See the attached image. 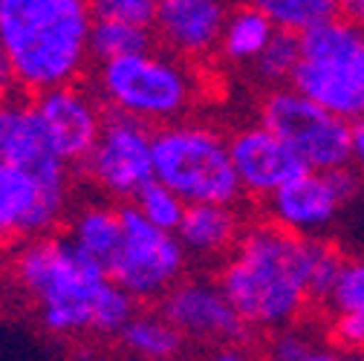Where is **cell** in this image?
Segmentation results:
<instances>
[{
    "mask_svg": "<svg viewBox=\"0 0 364 361\" xmlns=\"http://www.w3.org/2000/svg\"><path fill=\"white\" fill-rule=\"evenodd\" d=\"M298 64H301V35L292 29H278L252 67L257 81H263L266 87H284L292 84Z\"/></svg>",
    "mask_w": 364,
    "mask_h": 361,
    "instance_id": "23",
    "label": "cell"
},
{
    "mask_svg": "<svg viewBox=\"0 0 364 361\" xmlns=\"http://www.w3.org/2000/svg\"><path fill=\"white\" fill-rule=\"evenodd\" d=\"M35 113L47 130V136L55 148V153L70 165H81L93 145L102 136L105 119L102 107L87 90L73 84H58L35 96Z\"/></svg>",
    "mask_w": 364,
    "mask_h": 361,
    "instance_id": "13",
    "label": "cell"
},
{
    "mask_svg": "<svg viewBox=\"0 0 364 361\" xmlns=\"http://www.w3.org/2000/svg\"><path fill=\"white\" fill-rule=\"evenodd\" d=\"M229 148H232V159L240 176L243 194L257 197V200L272 197L292 176L306 171L304 159L292 151V145L284 142L263 122L235 130L229 136Z\"/></svg>",
    "mask_w": 364,
    "mask_h": 361,
    "instance_id": "14",
    "label": "cell"
},
{
    "mask_svg": "<svg viewBox=\"0 0 364 361\" xmlns=\"http://www.w3.org/2000/svg\"><path fill=\"white\" fill-rule=\"evenodd\" d=\"M292 87L353 124L364 122V26L336 15L301 32Z\"/></svg>",
    "mask_w": 364,
    "mask_h": 361,
    "instance_id": "5",
    "label": "cell"
},
{
    "mask_svg": "<svg viewBox=\"0 0 364 361\" xmlns=\"http://www.w3.org/2000/svg\"><path fill=\"white\" fill-rule=\"evenodd\" d=\"M229 18L223 0H159L154 32L165 50L197 61L220 50V35Z\"/></svg>",
    "mask_w": 364,
    "mask_h": 361,
    "instance_id": "15",
    "label": "cell"
},
{
    "mask_svg": "<svg viewBox=\"0 0 364 361\" xmlns=\"http://www.w3.org/2000/svg\"><path fill=\"white\" fill-rule=\"evenodd\" d=\"M315 240L278 222H257L240 235L220 269V286L252 330L278 333L301 321L312 295Z\"/></svg>",
    "mask_w": 364,
    "mask_h": 361,
    "instance_id": "2",
    "label": "cell"
},
{
    "mask_svg": "<svg viewBox=\"0 0 364 361\" xmlns=\"http://www.w3.org/2000/svg\"><path fill=\"white\" fill-rule=\"evenodd\" d=\"M122 243L107 263L110 278L136 301L162 298L186 272L188 252L176 232L159 229L139 208H122Z\"/></svg>",
    "mask_w": 364,
    "mask_h": 361,
    "instance_id": "8",
    "label": "cell"
},
{
    "mask_svg": "<svg viewBox=\"0 0 364 361\" xmlns=\"http://www.w3.org/2000/svg\"><path fill=\"white\" fill-rule=\"evenodd\" d=\"M154 43H156V32L151 26L124 23V21L96 18L93 32H90V53H93V58L99 64L124 58V55H136V53H148V50H154Z\"/></svg>",
    "mask_w": 364,
    "mask_h": 361,
    "instance_id": "21",
    "label": "cell"
},
{
    "mask_svg": "<svg viewBox=\"0 0 364 361\" xmlns=\"http://www.w3.org/2000/svg\"><path fill=\"white\" fill-rule=\"evenodd\" d=\"M133 205L139 208L151 222H156L159 229H168V232H176L182 217H186V208L188 203L182 200L173 188H168L165 183L154 176L151 183L133 197Z\"/></svg>",
    "mask_w": 364,
    "mask_h": 361,
    "instance_id": "25",
    "label": "cell"
},
{
    "mask_svg": "<svg viewBox=\"0 0 364 361\" xmlns=\"http://www.w3.org/2000/svg\"><path fill=\"white\" fill-rule=\"evenodd\" d=\"M249 4L263 9L278 29H292L298 35L341 15V0H249Z\"/></svg>",
    "mask_w": 364,
    "mask_h": 361,
    "instance_id": "22",
    "label": "cell"
},
{
    "mask_svg": "<svg viewBox=\"0 0 364 361\" xmlns=\"http://www.w3.org/2000/svg\"><path fill=\"white\" fill-rule=\"evenodd\" d=\"M327 303L333 312H347V309L364 312V257L344 260L341 275H338Z\"/></svg>",
    "mask_w": 364,
    "mask_h": 361,
    "instance_id": "26",
    "label": "cell"
},
{
    "mask_svg": "<svg viewBox=\"0 0 364 361\" xmlns=\"http://www.w3.org/2000/svg\"><path fill=\"white\" fill-rule=\"evenodd\" d=\"M90 6H93L96 18L139 23V26H151L154 29L159 0H90Z\"/></svg>",
    "mask_w": 364,
    "mask_h": 361,
    "instance_id": "27",
    "label": "cell"
},
{
    "mask_svg": "<svg viewBox=\"0 0 364 361\" xmlns=\"http://www.w3.org/2000/svg\"><path fill=\"white\" fill-rule=\"evenodd\" d=\"M333 347L336 344L330 338H321L309 327H301L298 321L278 330L272 338V355L284 361H327L338 355V350Z\"/></svg>",
    "mask_w": 364,
    "mask_h": 361,
    "instance_id": "24",
    "label": "cell"
},
{
    "mask_svg": "<svg viewBox=\"0 0 364 361\" xmlns=\"http://www.w3.org/2000/svg\"><path fill=\"white\" fill-rule=\"evenodd\" d=\"M330 341L338 347V352L364 355V312H336L330 324Z\"/></svg>",
    "mask_w": 364,
    "mask_h": 361,
    "instance_id": "28",
    "label": "cell"
},
{
    "mask_svg": "<svg viewBox=\"0 0 364 361\" xmlns=\"http://www.w3.org/2000/svg\"><path fill=\"white\" fill-rule=\"evenodd\" d=\"M159 312L186 335V341L214 347L217 352L220 347H240L252 330L223 292L220 281H176L162 295Z\"/></svg>",
    "mask_w": 364,
    "mask_h": 361,
    "instance_id": "12",
    "label": "cell"
},
{
    "mask_svg": "<svg viewBox=\"0 0 364 361\" xmlns=\"http://www.w3.org/2000/svg\"><path fill=\"white\" fill-rule=\"evenodd\" d=\"M90 183L113 200H133L154 179V130L148 122L113 110L102 136L81 162Z\"/></svg>",
    "mask_w": 364,
    "mask_h": 361,
    "instance_id": "10",
    "label": "cell"
},
{
    "mask_svg": "<svg viewBox=\"0 0 364 361\" xmlns=\"http://www.w3.org/2000/svg\"><path fill=\"white\" fill-rule=\"evenodd\" d=\"M96 81L102 99L113 110L130 113L148 124H171L182 119L197 99L191 67L173 53L162 55L148 50L102 61Z\"/></svg>",
    "mask_w": 364,
    "mask_h": 361,
    "instance_id": "6",
    "label": "cell"
},
{
    "mask_svg": "<svg viewBox=\"0 0 364 361\" xmlns=\"http://www.w3.org/2000/svg\"><path fill=\"white\" fill-rule=\"evenodd\" d=\"M275 32H278L275 21L255 4L229 9V18H225V26L220 35V55L229 64L252 67Z\"/></svg>",
    "mask_w": 364,
    "mask_h": 361,
    "instance_id": "18",
    "label": "cell"
},
{
    "mask_svg": "<svg viewBox=\"0 0 364 361\" xmlns=\"http://www.w3.org/2000/svg\"><path fill=\"white\" fill-rule=\"evenodd\" d=\"M0 162H15L32 171L67 168L43 130L35 104L9 96L0 99Z\"/></svg>",
    "mask_w": 364,
    "mask_h": 361,
    "instance_id": "16",
    "label": "cell"
},
{
    "mask_svg": "<svg viewBox=\"0 0 364 361\" xmlns=\"http://www.w3.org/2000/svg\"><path fill=\"white\" fill-rule=\"evenodd\" d=\"M353 165L361 171L364 176V124L358 122L355 130H353Z\"/></svg>",
    "mask_w": 364,
    "mask_h": 361,
    "instance_id": "30",
    "label": "cell"
},
{
    "mask_svg": "<svg viewBox=\"0 0 364 361\" xmlns=\"http://www.w3.org/2000/svg\"><path fill=\"white\" fill-rule=\"evenodd\" d=\"M154 176L168 188H173L188 205H235L243 194L229 136L200 122L176 119L154 130Z\"/></svg>",
    "mask_w": 364,
    "mask_h": 361,
    "instance_id": "4",
    "label": "cell"
},
{
    "mask_svg": "<svg viewBox=\"0 0 364 361\" xmlns=\"http://www.w3.org/2000/svg\"><path fill=\"white\" fill-rule=\"evenodd\" d=\"M341 15L364 26V0H341Z\"/></svg>",
    "mask_w": 364,
    "mask_h": 361,
    "instance_id": "31",
    "label": "cell"
},
{
    "mask_svg": "<svg viewBox=\"0 0 364 361\" xmlns=\"http://www.w3.org/2000/svg\"><path fill=\"white\" fill-rule=\"evenodd\" d=\"M364 191V176L358 168H333L318 171L306 168L292 176L287 185H281L272 197H266V214L272 222L284 229L304 235V237H321L338 222L344 208Z\"/></svg>",
    "mask_w": 364,
    "mask_h": 361,
    "instance_id": "9",
    "label": "cell"
},
{
    "mask_svg": "<svg viewBox=\"0 0 364 361\" xmlns=\"http://www.w3.org/2000/svg\"><path fill=\"white\" fill-rule=\"evenodd\" d=\"M122 232H124L122 208H113L107 203H87L73 214L67 237L78 249H84L87 254H93L99 263L107 266L122 243Z\"/></svg>",
    "mask_w": 364,
    "mask_h": 361,
    "instance_id": "19",
    "label": "cell"
},
{
    "mask_svg": "<svg viewBox=\"0 0 364 361\" xmlns=\"http://www.w3.org/2000/svg\"><path fill=\"white\" fill-rule=\"evenodd\" d=\"M260 122L289 142L306 168L333 171L353 165L355 124L312 102L292 84L269 87V96L260 102Z\"/></svg>",
    "mask_w": 364,
    "mask_h": 361,
    "instance_id": "7",
    "label": "cell"
},
{
    "mask_svg": "<svg viewBox=\"0 0 364 361\" xmlns=\"http://www.w3.org/2000/svg\"><path fill=\"white\" fill-rule=\"evenodd\" d=\"M176 235L188 254L217 257L235 249L243 229L237 211L229 203H194L186 208Z\"/></svg>",
    "mask_w": 364,
    "mask_h": 361,
    "instance_id": "17",
    "label": "cell"
},
{
    "mask_svg": "<svg viewBox=\"0 0 364 361\" xmlns=\"http://www.w3.org/2000/svg\"><path fill=\"white\" fill-rule=\"evenodd\" d=\"M12 278L35 303L41 327L58 338H119L136 312V298L70 237L26 240L12 260Z\"/></svg>",
    "mask_w": 364,
    "mask_h": 361,
    "instance_id": "1",
    "label": "cell"
},
{
    "mask_svg": "<svg viewBox=\"0 0 364 361\" xmlns=\"http://www.w3.org/2000/svg\"><path fill=\"white\" fill-rule=\"evenodd\" d=\"M361 124H364V122H361Z\"/></svg>",
    "mask_w": 364,
    "mask_h": 361,
    "instance_id": "32",
    "label": "cell"
},
{
    "mask_svg": "<svg viewBox=\"0 0 364 361\" xmlns=\"http://www.w3.org/2000/svg\"><path fill=\"white\" fill-rule=\"evenodd\" d=\"M15 84H18V81H15L12 64H9L6 53H4V47H0V99H6V96H9V90H12Z\"/></svg>",
    "mask_w": 364,
    "mask_h": 361,
    "instance_id": "29",
    "label": "cell"
},
{
    "mask_svg": "<svg viewBox=\"0 0 364 361\" xmlns=\"http://www.w3.org/2000/svg\"><path fill=\"white\" fill-rule=\"evenodd\" d=\"M67 211V168L0 162V246L50 235Z\"/></svg>",
    "mask_w": 364,
    "mask_h": 361,
    "instance_id": "11",
    "label": "cell"
},
{
    "mask_svg": "<svg viewBox=\"0 0 364 361\" xmlns=\"http://www.w3.org/2000/svg\"><path fill=\"white\" fill-rule=\"evenodd\" d=\"M93 21L90 0H0V47L18 87L43 93L73 84L93 58Z\"/></svg>",
    "mask_w": 364,
    "mask_h": 361,
    "instance_id": "3",
    "label": "cell"
},
{
    "mask_svg": "<svg viewBox=\"0 0 364 361\" xmlns=\"http://www.w3.org/2000/svg\"><path fill=\"white\" fill-rule=\"evenodd\" d=\"M119 341L130 355L162 361V358H173L182 352L186 335L162 312H133V318L119 333Z\"/></svg>",
    "mask_w": 364,
    "mask_h": 361,
    "instance_id": "20",
    "label": "cell"
}]
</instances>
